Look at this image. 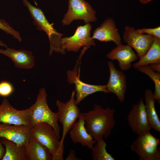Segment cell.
I'll list each match as a JSON object with an SVG mask.
<instances>
[{"label": "cell", "mask_w": 160, "mask_h": 160, "mask_svg": "<svg viewBox=\"0 0 160 160\" xmlns=\"http://www.w3.org/2000/svg\"><path fill=\"white\" fill-rule=\"evenodd\" d=\"M127 120L132 132L137 136L150 132L152 127L146 112L143 98L132 105L127 116Z\"/></svg>", "instance_id": "obj_7"}, {"label": "cell", "mask_w": 160, "mask_h": 160, "mask_svg": "<svg viewBox=\"0 0 160 160\" xmlns=\"http://www.w3.org/2000/svg\"><path fill=\"white\" fill-rule=\"evenodd\" d=\"M160 140L150 132L137 136L130 145L140 160H160Z\"/></svg>", "instance_id": "obj_5"}, {"label": "cell", "mask_w": 160, "mask_h": 160, "mask_svg": "<svg viewBox=\"0 0 160 160\" xmlns=\"http://www.w3.org/2000/svg\"><path fill=\"white\" fill-rule=\"evenodd\" d=\"M145 74L153 81L155 87L153 93L154 98L158 104H160V72H155L151 68L149 65L139 66L136 69Z\"/></svg>", "instance_id": "obj_23"}, {"label": "cell", "mask_w": 160, "mask_h": 160, "mask_svg": "<svg viewBox=\"0 0 160 160\" xmlns=\"http://www.w3.org/2000/svg\"><path fill=\"white\" fill-rule=\"evenodd\" d=\"M110 72V76L106 85L109 93L114 94L120 102H123L125 99L127 90L126 76L122 71L117 69L112 61L108 63Z\"/></svg>", "instance_id": "obj_13"}, {"label": "cell", "mask_w": 160, "mask_h": 160, "mask_svg": "<svg viewBox=\"0 0 160 160\" xmlns=\"http://www.w3.org/2000/svg\"><path fill=\"white\" fill-rule=\"evenodd\" d=\"M30 126L0 123V138H4L18 145H25L31 137Z\"/></svg>", "instance_id": "obj_14"}, {"label": "cell", "mask_w": 160, "mask_h": 160, "mask_svg": "<svg viewBox=\"0 0 160 160\" xmlns=\"http://www.w3.org/2000/svg\"><path fill=\"white\" fill-rule=\"evenodd\" d=\"M152 0H139L140 2L142 4H146Z\"/></svg>", "instance_id": "obj_31"}, {"label": "cell", "mask_w": 160, "mask_h": 160, "mask_svg": "<svg viewBox=\"0 0 160 160\" xmlns=\"http://www.w3.org/2000/svg\"><path fill=\"white\" fill-rule=\"evenodd\" d=\"M92 26L89 23L77 28L74 34L69 37L62 38L63 47L68 52H77L82 47L88 48L96 44L90 36Z\"/></svg>", "instance_id": "obj_8"}, {"label": "cell", "mask_w": 160, "mask_h": 160, "mask_svg": "<svg viewBox=\"0 0 160 160\" xmlns=\"http://www.w3.org/2000/svg\"><path fill=\"white\" fill-rule=\"evenodd\" d=\"M79 19L84 20L86 23L95 21L96 12L84 0H69L68 10L62 20L63 25H69Z\"/></svg>", "instance_id": "obj_6"}, {"label": "cell", "mask_w": 160, "mask_h": 160, "mask_svg": "<svg viewBox=\"0 0 160 160\" xmlns=\"http://www.w3.org/2000/svg\"><path fill=\"white\" fill-rule=\"evenodd\" d=\"M78 60L72 70H68L66 73L67 81L70 84H74L76 91L75 101L78 105L84 98L88 95L98 92L109 93L106 85H95L87 84L81 81L79 74H78Z\"/></svg>", "instance_id": "obj_9"}, {"label": "cell", "mask_w": 160, "mask_h": 160, "mask_svg": "<svg viewBox=\"0 0 160 160\" xmlns=\"http://www.w3.org/2000/svg\"><path fill=\"white\" fill-rule=\"evenodd\" d=\"M154 36L138 32L133 27L126 26L123 34L124 41L136 52L139 59L147 52L151 46Z\"/></svg>", "instance_id": "obj_12"}, {"label": "cell", "mask_w": 160, "mask_h": 160, "mask_svg": "<svg viewBox=\"0 0 160 160\" xmlns=\"http://www.w3.org/2000/svg\"><path fill=\"white\" fill-rule=\"evenodd\" d=\"M149 65L153 71L155 72H160V64L152 63Z\"/></svg>", "instance_id": "obj_29"}, {"label": "cell", "mask_w": 160, "mask_h": 160, "mask_svg": "<svg viewBox=\"0 0 160 160\" xmlns=\"http://www.w3.org/2000/svg\"><path fill=\"white\" fill-rule=\"evenodd\" d=\"M23 4L26 6L31 14L35 25L40 30H43L46 33L50 42L49 55L53 52L62 54L65 53L61 37L63 35L57 31L45 17L42 11L39 8L31 5L27 0H22Z\"/></svg>", "instance_id": "obj_3"}, {"label": "cell", "mask_w": 160, "mask_h": 160, "mask_svg": "<svg viewBox=\"0 0 160 160\" xmlns=\"http://www.w3.org/2000/svg\"><path fill=\"white\" fill-rule=\"evenodd\" d=\"M30 132L31 136L48 149L52 157L56 155L59 148L60 141L50 125L44 122L38 123L31 127Z\"/></svg>", "instance_id": "obj_10"}, {"label": "cell", "mask_w": 160, "mask_h": 160, "mask_svg": "<svg viewBox=\"0 0 160 160\" xmlns=\"http://www.w3.org/2000/svg\"><path fill=\"white\" fill-rule=\"evenodd\" d=\"M47 95L44 88L40 89L35 103L30 108L31 127L39 123L44 122L50 125L59 139L60 127L58 124L57 112H52L49 107L47 101Z\"/></svg>", "instance_id": "obj_4"}, {"label": "cell", "mask_w": 160, "mask_h": 160, "mask_svg": "<svg viewBox=\"0 0 160 160\" xmlns=\"http://www.w3.org/2000/svg\"><path fill=\"white\" fill-rule=\"evenodd\" d=\"M76 91L72 92L70 99L66 103L57 100L56 105L57 107V112L58 121L62 124L63 132L57 152L55 156L56 160H63L64 142L68 132L76 121L81 113L75 101Z\"/></svg>", "instance_id": "obj_2"}, {"label": "cell", "mask_w": 160, "mask_h": 160, "mask_svg": "<svg viewBox=\"0 0 160 160\" xmlns=\"http://www.w3.org/2000/svg\"><path fill=\"white\" fill-rule=\"evenodd\" d=\"M26 160H52V154L45 146L33 137L25 144Z\"/></svg>", "instance_id": "obj_19"}, {"label": "cell", "mask_w": 160, "mask_h": 160, "mask_svg": "<svg viewBox=\"0 0 160 160\" xmlns=\"http://www.w3.org/2000/svg\"><path fill=\"white\" fill-rule=\"evenodd\" d=\"M0 123L30 126V109L29 108L22 110H17L4 98L0 105Z\"/></svg>", "instance_id": "obj_11"}, {"label": "cell", "mask_w": 160, "mask_h": 160, "mask_svg": "<svg viewBox=\"0 0 160 160\" xmlns=\"http://www.w3.org/2000/svg\"><path fill=\"white\" fill-rule=\"evenodd\" d=\"M85 121L81 113L69 131L71 141L74 144L79 143L83 146L91 149L96 141L87 132L85 126Z\"/></svg>", "instance_id": "obj_17"}, {"label": "cell", "mask_w": 160, "mask_h": 160, "mask_svg": "<svg viewBox=\"0 0 160 160\" xmlns=\"http://www.w3.org/2000/svg\"><path fill=\"white\" fill-rule=\"evenodd\" d=\"M112 60H116L121 70L125 71L132 66V63L138 59V56L128 45L122 44L117 45L106 55Z\"/></svg>", "instance_id": "obj_15"}, {"label": "cell", "mask_w": 160, "mask_h": 160, "mask_svg": "<svg viewBox=\"0 0 160 160\" xmlns=\"http://www.w3.org/2000/svg\"><path fill=\"white\" fill-rule=\"evenodd\" d=\"M107 144L103 139L96 141L91 151L92 158L93 160H115V159L106 149Z\"/></svg>", "instance_id": "obj_24"}, {"label": "cell", "mask_w": 160, "mask_h": 160, "mask_svg": "<svg viewBox=\"0 0 160 160\" xmlns=\"http://www.w3.org/2000/svg\"><path fill=\"white\" fill-rule=\"evenodd\" d=\"M144 98L146 112L152 128L160 132V120L156 110V100L153 93L150 89H146L144 92Z\"/></svg>", "instance_id": "obj_20"}, {"label": "cell", "mask_w": 160, "mask_h": 160, "mask_svg": "<svg viewBox=\"0 0 160 160\" xmlns=\"http://www.w3.org/2000/svg\"><path fill=\"white\" fill-rule=\"evenodd\" d=\"M152 63L160 64V38L154 36L153 43L146 54L133 64L134 68Z\"/></svg>", "instance_id": "obj_21"}, {"label": "cell", "mask_w": 160, "mask_h": 160, "mask_svg": "<svg viewBox=\"0 0 160 160\" xmlns=\"http://www.w3.org/2000/svg\"><path fill=\"white\" fill-rule=\"evenodd\" d=\"M6 48L5 49H0V53L9 58L16 67L28 69L31 68L34 66V57L31 51Z\"/></svg>", "instance_id": "obj_18"}, {"label": "cell", "mask_w": 160, "mask_h": 160, "mask_svg": "<svg viewBox=\"0 0 160 160\" xmlns=\"http://www.w3.org/2000/svg\"><path fill=\"white\" fill-rule=\"evenodd\" d=\"M14 88L12 84L7 81L0 82V96L7 97L10 95L13 92Z\"/></svg>", "instance_id": "obj_26"}, {"label": "cell", "mask_w": 160, "mask_h": 160, "mask_svg": "<svg viewBox=\"0 0 160 160\" xmlns=\"http://www.w3.org/2000/svg\"><path fill=\"white\" fill-rule=\"evenodd\" d=\"M139 33L151 35L159 38H160V27L158 26L153 28H143L136 29Z\"/></svg>", "instance_id": "obj_27"}, {"label": "cell", "mask_w": 160, "mask_h": 160, "mask_svg": "<svg viewBox=\"0 0 160 160\" xmlns=\"http://www.w3.org/2000/svg\"><path fill=\"white\" fill-rule=\"evenodd\" d=\"M5 152V149L3 146L1 141V138H0V160H1L3 157Z\"/></svg>", "instance_id": "obj_30"}, {"label": "cell", "mask_w": 160, "mask_h": 160, "mask_svg": "<svg viewBox=\"0 0 160 160\" xmlns=\"http://www.w3.org/2000/svg\"><path fill=\"white\" fill-rule=\"evenodd\" d=\"M92 38L102 42L112 41L116 45L122 44L121 39L114 20L109 17L94 31Z\"/></svg>", "instance_id": "obj_16"}, {"label": "cell", "mask_w": 160, "mask_h": 160, "mask_svg": "<svg viewBox=\"0 0 160 160\" xmlns=\"http://www.w3.org/2000/svg\"><path fill=\"white\" fill-rule=\"evenodd\" d=\"M0 29L7 34L11 35L19 41H21L22 39L19 32L14 29L4 19H0Z\"/></svg>", "instance_id": "obj_25"}, {"label": "cell", "mask_w": 160, "mask_h": 160, "mask_svg": "<svg viewBox=\"0 0 160 160\" xmlns=\"http://www.w3.org/2000/svg\"><path fill=\"white\" fill-rule=\"evenodd\" d=\"M0 46H3L6 48L7 47V45L1 40H0Z\"/></svg>", "instance_id": "obj_32"}, {"label": "cell", "mask_w": 160, "mask_h": 160, "mask_svg": "<svg viewBox=\"0 0 160 160\" xmlns=\"http://www.w3.org/2000/svg\"><path fill=\"white\" fill-rule=\"evenodd\" d=\"M114 110L109 106L105 108L95 104L92 110L82 113L85 121V127L96 142L105 139L111 135L116 121Z\"/></svg>", "instance_id": "obj_1"}, {"label": "cell", "mask_w": 160, "mask_h": 160, "mask_svg": "<svg viewBox=\"0 0 160 160\" xmlns=\"http://www.w3.org/2000/svg\"><path fill=\"white\" fill-rule=\"evenodd\" d=\"M80 159L76 157V154L73 150H71L69 151L65 159L66 160H79Z\"/></svg>", "instance_id": "obj_28"}, {"label": "cell", "mask_w": 160, "mask_h": 160, "mask_svg": "<svg viewBox=\"0 0 160 160\" xmlns=\"http://www.w3.org/2000/svg\"><path fill=\"white\" fill-rule=\"evenodd\" d=\"M5 152L2 160H26L25 145H18L4 138H1Z\"/></svg>", "instance_id": "obj_22"}]
</instances>
